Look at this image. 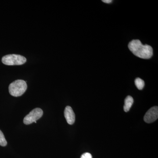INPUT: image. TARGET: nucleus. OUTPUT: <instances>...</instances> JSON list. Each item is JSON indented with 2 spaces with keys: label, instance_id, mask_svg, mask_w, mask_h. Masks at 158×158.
Masks as SVG:
<instances>
[{
  "label": "nucleus",
  "instance_id": "20e7f679",
  "mask_svg": "<svg viewBox=\"0 0 158 158\" xmlns=\"http://www.w3.org/2000/svg\"><path fill=\"white\" fill-rule=\"evenodd\" d=\"M43 114V112L40 108H36L31 111L24 117L23 123L24 124L29 125L36 122L41 118Z\"/></svg>",
  "mask_w": 158,
  "mask_h": 158
},
{
  "label": "nucleus",
  "instance_id": "f257e3e1",
  "mask_svg": "<svg viewBox=\"0 0 158 158\" xmlns=\"http://www.w3.org/2000/svg\"><path fill=\"white\" fill-rule=\"evenodd\" d=\"M129 49L136 56L143 59H149L153 55V49L151 46L143 45L139 40H133L129 43Z\"/></svg>",
  "mask_w": 158,
  "mask_h": 158
},
{
  "label": "nucleus",
  "instance_id": "0eeeda50",
  "mask_svg": "<svg viewBox=\"0 0 158 158\" xmlns=\"http://www.w3.org/2000/svg\"><path fill=\"white\" fill-rule=\"evenodd\" d=\"M133 103H134V99L131 96L127 97L124 100V105L123 106V110L125 112H127L129 111L132 106Z\"/></svg>",
  "mask_w": 158,
  "mask_h": 158
},
{
  "label": "nucleus",
  "instance_id": "7ed1b4c3",
  "mask_svg": "<svg viewBox=\"0 0 158 158\" xmlns=\"http://www.w3.org/2000/svg\"><path fill=\"white\" fill-rule=\"evenodd\" d=\"M2 61L3 64L6 65H22L26 63L27 59L21 55L11 54L3 57Z\"/></svg>",
  "mask_w": 158,
  "mask_h": 158
},
{
  "label": "nucleus",
  "instance_id": "9b49d317",
  "mask_svg": "<svg viewBox=\"0 0 158 158\" xmlns=\"http://www.w3.org/2000/svg\"><path fill=\"white\" fill-rule=\"evenodd\" d=\"M102 1L103 2L107 3V4L111 3L112 2V0H103V1Z\"/></svg>",
  "mask_w": 158,
  "mask_h": 158
},
{
  "label": "nucleus",
  "instance_id": "1a4fd4ad",
  "mask_svg": "<svg viewBox=\"0 0 158 158\" xmlns=\"http://www.w3.org/2000/svg\"><path fill=\"white\" fill-rule=\"evenodd\" d=\"M7 144L5 136L2 132L0 130V145L2 146H6Z\"/></svg>",
  "mask_w": 158,
  "mask_h": 158
},
{
  "label": "nucleus",
  "instance_id": "f03ea898",
  "mask_svg": "<svg viewBox=\"0 0 158 158\" xmlns=\"http://www.w3.org/2000/svg\"><path fill=\"white\" fill-rule=\"evenodd\" d=\"M27 88V83L22 80H18L11 83L9 86L10 94L14 97H19L26 92Z\"/></svg>",
  "mask_w": 158,
  "mask_h": 158
},
{
  "label": "nucleus",
  "instance_id": "423d86ee",
  "mask_svg": "<svg viewBox=\"0 0 158 158\" xmlns=\"http://www.w3.org/2000/svg\"><path fill=\"white\" fill-rule=\"evenodd\" d=\"M64 116L67 123L70 125L73 124L75 121V115L72 108L67 106L64 111Z\"/></svg>",
  "mask_w": 158,
  "mask_h": 158
},
{
  "label": "nucleus",
  "instance_id": "6e6552de",
  "mask_svg": "<svg viewBox=\"0 0 158 158\" xmlns=\"http://www.w3.org/2000/svg\"><path fill=\"white\" fill-rule=\"evenodd\" d=\"M135 85L138 89L142 90L144 86V81L140 78H137L135 80Z\"/></svg>",
  "mask_w": 158,
  "mask_h": 158
},
{
  "label": "nucleus",
  "instance_id": "9d476101",
  "mask_svg": "<svg viewBox=\"0 0 158 158\" xmlns=\"http://www.w3.org/2000/svg\"><path fill=\"white\" fill-rule=\"evenodd\" d=\"M81 158H92V156L89 153L86 152L83 154Z\"/></svg>",
  "mask_w": 158,
  "mask_h": 158
},
{
  "label": "nucleus",
  "instance_id": "39448f33",
  "mask_svg": "<svg viewBox=\"0 0 158 158\" xmlns=\"http://www.w3.org/2000/svg\"><path fill=\"white\" fill-rule=\"evenodd\" d=\"M158 117V107L154 106L149 109L144 115V121L147 123H152L157 119Z\"/></svg>",
  "mask_w": 158,
  "mask_h": 158
}]
</instances>
